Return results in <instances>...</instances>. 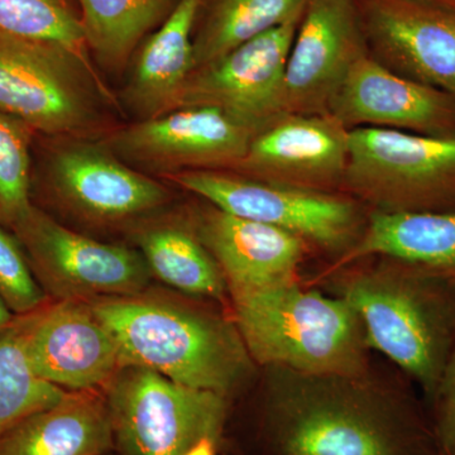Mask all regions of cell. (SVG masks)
I'll return each mask as SVG.
<instances>
[{"label":"cell","mask_w":455,"mask_h":455,"mask_svg":"<svg viewBox=\"0 0 455 455\" xmlns=\"http://www.w3.org/2000/svg\"><path fill=\"white\" fill-rule=\"evenodd\" d=\"M262 370L260 387L232 407L220 451L232 455H439L414 397L361 374Z\"/></svg>","instance_id":"cell-1"},{"label":"cell","mask_w":455,"mask_h":455,"mask_svg":"<svg viewBox=\"0 0 455 455\" xmlns=\"http://www.w3.org/2000/svg\"><path fill=\"white\" fill-rule=\"evenodd\" d=\"M147 291L84 301L116 339L123 367L148 368L233 403L250 390L259 368L230 314Z\"/></svg>","instance_id":"cell-2"},{"label":"cell","mask_w":455,"mask_h":455,"mask_svg":"<svg viewBox=\"0 0 455 455\" xmlns=\"http://www.w3.org/2000/svg\"><path fill=\"white\" fill-rule=\"evenodd\" d=\"M329 291L357 311L370 348L433 396L455 346V287L427 269L372 256L331 267Z\"/></svg>","instance_id":"cell-3"},{"label":"cell","mask_w":455,"mask_h":455,"mask_svg":"<svg viewBox=\"0 0 455 455\" xmlns=\"http://www.w3.org/2000/svg\"><path fill=\"white\" fill-rule=\"evenodd\" d=\"M230 315L259 368L313 374H361L370 344L357 311L300 278L230 287Z\"/></svg>","instance_id":"cell-4"},{"label":"cell","mask_w":455,"mask_h":455,"mask_svg":"<svg viewBox=\"0 0 455 455\" xmlns=\"http://www.w3.org/2000/svg\"><path fill=\"white\" fill-rule=\"evenodd\" d=\"M33 205L85 226L127 230L172 203L171 188L130 166L100 139L36 134Z\"/></svg>","instance_id":"cell-5"},{"label":"cell","mask_w":455,"mask_h":455,"mask_svg":"<svg viewBox=\"0 0 455 455\" xmlns=\"http://www.w3.org/2000/svg\"><path fill=\"white\" fill-rule=\"evenodd\" d=\"M119 101L94 66L50 42L0 35V110L41 136L100 139Z\"/></svg>","instance_id":"cell-6"},{"label":"cell","mask_w":455,"mask_h":455,"mask_svg":"<svg viewBox=\"0 0 455 455\" xmlns=\"http://www.w3.org/2000/svg\"><path fill=\"white\" fill-rule=\"evenodd\" d=\"M163 180L228 214L291 233L338 259L357 243L370 212L348 194L272 184L232 170H188Z\"/></svg>","instance_id":"cell-7"},{"label":"cell","mask_w":455,"mask_h":455,"mask_svg":"<svg viewBox=\"0 0 455 455\" xmlns=\"http://www.w3.org/2000/svg\"><path fill=\"white\" fill-rule=\"evenodd\" d=\"M341 193L387 214L455 211V137L350 130Z\"/></svg>","instance_id":"cell-8"},{"label":"cell","mask_w":455,"mask_h":455,"mask_svg":"<svg viewBox=\"0 0 455 455\" xmlns=\"http://www.w3.org/2000/svg\"><path fill=\"white\" fill-rule=\"evenodd\" d=\"M106 390L114 455H182L203 439L220 448L233 401L145 367H123Z\"/></svg>","instance_id":"cell-9"},{"label":"cell","mask_w":455,"mask_h":455,"mask_svg":"<svg viewBox=\"0 0 455 455\" xmlns=\"http://www.w3.org/2000/svg\"><path fill=\"white\" fill-rule=\"evenodd\" d=\"M36 280L51 301L139 295L152 275L132 245L103 243L31 205L12 228Z\"/></svg>","instance_id":"cell-10"},{"label":"cell","mask_w":455,"mask_h":455,"mask_svg":"<svg viewBox=\"0 0 455 455\" xmlns=\"http://www.w3.org/2000/svg\"><path fill=\"white\" fill-rule=\"evenodd\" d=\"M257 131L217 108H178L112 128L100 140L124 163L158 178L188 170H230Z\"/></svg>","instance_id":"cell-11"},{"label":"cell","mask_w":455,"mask_h":455,"mask_svg":"<svg viewBox=\"0 0 455 455\" xmlns=\"http://www.w3.org/2000/svg\"><path fill=\"white\" fill-rule=\"evenodd\" d=\"M33 373L68 392L101 390L123 368L116 341L84 301H49L17 316Z\"/></svg>","instance_id":"cell-12"},{"label":"cell","mask_w":455,"mask_h":455,"mask_svg":"<svg viewBox=\"0 0 455 455\" xmlns=\"http://www.w3.org/2000/svg\"><path fill=\"white\" fill-rule=\"evenodd\" d=\"M368 53L357 0H307L284 68L283 113H329L349 71Z\"/></svg>","instance_id":"cell-13"},{"label":"cell","mask_w":455,"mask_h":455,"mask_svg":"<svg viewBox=\"0 0 455 455\" xmlns=\"http://www.w3.org/2000/svg\"><path fill=\"white\" fill-rule=\"evenodd\" d=\"M300 20L293 18L194 70L179 108H217L257 132L274 121L283 114L284 68Z\"/></svg>","instance_id":"cell-14"},{"label":"cell","mask_w":455,"mask_h":455,"mask_svg":"<svg viewBox=\"0 0 455 455\" xmlns=\"http://www.w3.org/2000/svg\"><path fill=\"white\" fill-rule=\"evenodd\" d=\"M349 130L331 114L283 113L260 128L232 171L260 181L341 193Z\"/></svg>","instance_id":"cell-15"},{"label":"cell","mask_w":455,"mask_h":455,"mask_svg":"<svg viewBox=\"0 0 455 455\" xmlns=\"http://www.w3.org/2000/svg\"><path fill=\"white\" fill-rule=\"evenodd\" d=\"M371 55L415 82L455 95V11L415 0H357Z\"/></svg>","instance_id":"cell-16"},{"label":"cell","mask_w":455,"mask_h":455,"mask_svg":"<svg viewBox=\"0 0 455 455\" xmlns=\"http://www.w3.org/2000/svg\"><path fill=\"white\" fill-rule=\"evenodd\" d=\"M329 114L349 131L383 128L455 137V95L394 73L371 53L353 66Z\"/></svg>","instance_id":"cell-17"},{"label":"cell","mask_w":455,"mask_h":455,"mask_svg":"<svg viewBox=\"0 0 455 455\" xmlns=\"http://www.w3.org/2000/svg\"><path fill=\"white\" fill-rule=\"evenodd\" d=\"M203 243L230 287L291 280L313 248L278 228L244 220L208 205L190 211Z\"/></svg>","instance_id":"cell-18"},{"label":"cell","mask_w":455,"mask_h":455,"mask_svg":"<svg viewBox=\"0 0 455 455\" xmlns=\"http://www.w3.org/2000/svg\"><path fill=\"white\" fill-rule=\"evenodd\" d=\"M204 0H179L137 51L122 101L137 121L178 109L194 68V28Z\"/></svg>","instance_id":"cell-19"},{"label":"cell","mask_w":455,"mask_h":455,"mask_svg":"<svg viewBox=\"0 0 455 455\" xmlns=\"http://www.w3.org/2000/svg\"><path fill=\"white\" fill-rule=\"evenodd\" d=\"M164 211L125 230L152 277L191 298L229 302L226 278L197 235L190 212Z\"/></svg>","instance_id":"cell-20"},{"label":"cell","mask_w":455,"mask_h":455,"mask_svg":"<svg viewBox=\"0 0 455 455\" xmlns=\"http://www.w3.org/2000/svg\"><path fill=\"white\" fill-rule=\"evenodd\" d=\"M114 451L106 390L66 392L0 438V455H109Z\"/></svg>","instance_id":"cell-21"},{"label":"cell","mask_w":455,"mask_h":455,"mask_svg":"<svg viewBox=\"0 0 455 455\" xmlns=\"http://www.w3.org/2000/svg\"><path fill=\"white\" fill-rule=\"evenodd\" d=\"M372 256L405 260L455 287V211L403 214L370 211L357 243L331 267Z\"/></svg>","instance_id":"cell-22"},{"label":"cell","mask_w":455,"mask_h":455,"mask_svg":"<svg viewBox=\"0 0 455 455\" xmlns=\"http://www.w3.org/2000/svg\"><path fill=\"white\" fill-rule=\"evenodd\" d=\"M90 55L108 73L130 65L140 42L163 25L179 0H76Z\"/></svg>","instance_id":"cell-23"},{"label":"cell","mask_w":455,"mask_h":455,"mask_svg":"<svg viewBox=\"0 0 455 455\" xmlns=\"http://www.w3.org/2000/svg\"><path fill=\"white\" fill-rule=\"evenodd\" d=\"M307 0H204L194 35V66L203 68L263 33L301 17Z\"/></svg>","instance_id":"cell-24"},{"label":"cell","mask_w":455,"mask_h":455,"mask_svg":"<svg viewBox=\"0 0 455 455\" xmlns=\"http://www.w3.org/2000/svg\"><path fill=\"white\" fill-rule=\"evenodd\" d=\"M0 35L60 44L92 65L74 0H0Z\"/></svg>","instance_id":"cell-25"},{"label":"cell","mask_w":455,"mask_h":455,"mask_svg":"<svg viewBox=\"0 0 455 455\" xmlns=\"http://www.w3.org/2000/svg\"><path fill=\"white\" fill-rule=\"evenodd\" d=\"M66 392L33 373L16 320L0 331V438L26 416L61 400Z\"/></svg>","instance_id":"cell-26"},{"label":"cell","mask_w":455,"mask_h":455,"mask_svg":"<svg viewBox=\"0 0 455 455\" xmlns=\"http://www.w3.org/2000/svg\"><path fill=\"white\" fill-rule=\"evenodd\" d=\"M36 132L0 110V224L12 229L32 205Z\"/></svg>","instance_id":"cell-27"},{"label":"cell","mask_w":455,"mask_h":455,"mask_svg":"<svg viewBox=\"0 0 455 455\" xmlns=\"http://www.w3.org/2000/svg\"><path fill=\"white\" fill-rule=\"evenodd\" d=\"M0 300L16 316H25L50 301L33 275L16 235L0 224Z\"/></svg>","instance_id":"cell-28"},{"label":"cell","mask_w":455,"mask_h":455,"mask_svg":"<svg viewBox=\"0 0 455 455\" xmlns=\"http://www.w3.org/2000/svg\"><path fill=\"white\" fill-rule=\"evenodd\" d=\"M429 418L440 453L455 455V346L435 392L430 400Z\"/></svg>","instance_id":"cell-29"},{"label":"cell","mask_w":455,"mask_h":455,"mask_svg":"<svg viewBox=\"0 0 455 455\" xmlns=\"http://www.w3.org/2000/svg\"><path fill=\"white\" fill-rule=\"evenodd\" d=\"M220 447L212 439H203L182 455H218Z\"/></svg>","instance_id":"cell-30"},{"label":"cell","mask_w":455,"mask_h":455,"mask_svg":"<svg viewBox=\"0 0 455 455\" xmlns=\"http://www.w3.org/2000/svg\"><path fill=\"white\" fill-rule=\"evenodd\" d=\"M16 315L12 314V311L5 307L4 302L0 300V331H5L9 326L13 324L16 320Z\"/></svg>","instance_id":"cell-31"},{"label":"cell","mask_w":455,"mask_h":455,"mask_svg":"<svg viewBox=\"0 0 455 455\" xmlns=\"http://www.w3.org/2000/svg\"><path fill=\"white\" fill-rule=\"evenodd\" d=\"M415 2H420L424 3V4L435 5V7L455 11V0H415Z\"/></svg>","instance_id":"cell-32"},{"label":"cell","mask_w":455,"mask_h":455,"mask_svg":"<svg viewBox=\"0 0 455 455\" xmlns=\"http://www.w3.org/2000/svg\"><path fill=\"white\" fill-rule=\"evenodd\" d=\"M439 455H445V454L440 453V451H439Z\"/></svg>","instance_id":"cell-33"},{"label":"cell","mask_w":455,"mask_h":455,"mask_svg":"<svg viewBox=\"0 0 455 455\" xmlns=\"http://www.w3.org/2000/svg\"><path fill=\"white\" fill-rule=\"evenodd\" d=\"M109 455H114V453H112V454H109Z\"/></svg>","instance_id":"cell-34"}]
</instances>
